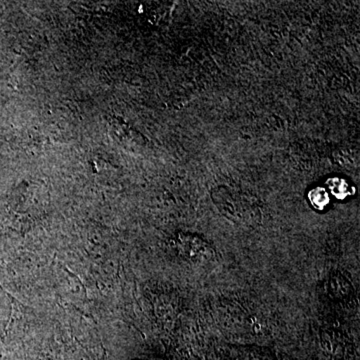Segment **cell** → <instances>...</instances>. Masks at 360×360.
Wrapping results in <instances>:
<instances>
[{
  "instance_id": "1",
  "label": "cell",
  "mask_w": 360,
  "mask_h": 360,
  "mask_svg": "<svg viewBox=\"0 0 360 360\" xmlns=\"http://www.w3.org/2000/svg\"><path fill=\"white\" fill-rule=\"evenodd\" d=\"M309 198L312 205L317 210H323L329 202L328 194L322 188H316L314 191H310Z\"/></svg>"
},
{
  "instance_id": "2",
  "label": "cell",
  "mask_w": 360,
  "mask_h": 360,
  "mask_svg": "<svg viewBox=\"0 0 360 360\" xmlns=\"http://www.w3.org/2000/svg\"><path fill=\"white\" fill-rule=\"evenodd\" d=\"M329 186L331 188V193L335 194L338 198H345L347 194H349L348 191V186L345 180L333 179L328 182Z\"/></svg>"
}]
</instances>
